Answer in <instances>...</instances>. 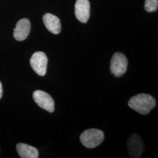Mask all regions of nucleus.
Returning <instances> with one entry per match:
<instances>
[{
	"label": "nucleus",
	"instance_id": "obj_12",
	"mask_svg": "<svg viewBox=\"0 0 158 158\" xmlns=\"http://www.w3.org/2000/svg\"><path fill=\"white\" fill-rule=\"evenodd\" d=\"M2 96V84L0 81V99L1 98Z\"/></svg>",
	"mask_w": 158,
	"mask_h": 158
},
{
	"label": "nucleus",
	"instance_id": "obj_8",
	"mask_svg": "<svg viewBox=\"0 0 158 158\" xmlns=\"http://www.w3.org/2000/svg\"><path fill=\"white\" fill-rule=\"evenodd\" d=\"M31 31V23L28 19L23 18L17 23L14 29V37L18 41L27 39Z\"/></svg>",
	"mask_w": 158,
	"mask_h": 158
},
{
	"label": "nucleus",
	"instance_id": "obj_7",
	"mask_svg": "<svg viewBox=\"0 0 158 158\" xmlns=\"http://www.w3.org/2000/svg\"><path fill=\"white\" fill-rule=\"evenodd\" d=\"M90 15V4L89 0H77L75 4V15L81 23H86Z\"/></svg>",
	"mask_w": 158,
	"mask_h": 158
},
{
	"label": "nucleus",
	"instance_id": "obj_2",
	"mask_svg": "<svg viewBox=\"0 0 158 158\" xmlns=\"http://www.w3.org/2000/svg\"><path fill=\"white\" fill-rule=\"evenodd\" d=\"M104 139V134L102 130L91 128L85 131L80 135V140L86 148H94L102 143Z\"/></svg>",
	"mask_w": 158,
	"mask_h": 158
},
{
	"label": "nucleus",
	"instance_id": "obj_5",
	"mask_svg": "<svg viewBox=\"0 0 158 158\" xmlns=\"http://www.w3.org/2000/svg\"><path fill=\"white\" fill-rule=\"evenodd\" d=\"M30 64L34 71L39 76H44L46 73L48 57L43 52L34 53L30 59Z\"/></svg>",
	"mask_w": 158,
	"mask_h": 158
},
{
	"label": "nucleus",
	"instance_id": "obj_4",
	"mask_svg": "<svg viewBox=\"0 0 158 158\" xmlns=\"http://www.w3.org/2000/svg\"><path fill=\"white\" fill-rule=\"evenodd\" d=\"M127 149L130 157L140 158L144 151L145 145L141 137L137 134H133L127 141Z\"/></svg>",
	"mask_w": 158,
	"mask_h": 158
},
{
	"label": "nucleus",
	"instance_id": "obj_11",
	"mask_svg": "<svg viewBox=\"0 0 158 158\" xmlns=\"http://www.w3.org/2000/svg\"><path fill=\"white\" fill-rule=\"evenodd\" d=\"M144 6L147 11H156L158 9V0H145Z\"/></svg>",
	"mask_w": 158,
	"mask_h": 158
},
{
	"label": "nucleus",
	"instance_id": "obj_6",
	"mask_svg": "<svg viewBox=\"0 0 158 158\" xmlns=\"http://www.w3.org/2000/svg\"><path fill=\"white\" fill-rule=\"evenodd\" d=\"M35 102L42 109L49 113L55 110V102L53 98L49 94L42 90L35 91L33 94Z\"/></svg>",
	"mask_w": 158,
	"mask_h": 158
},
{
	"label": "nucleus",
	"instance_id": "obj_10",
	"mask_svg": "<svg viewBox=\"0 0 158 158\" xmlns=\"http://www.w3.org/2000/svg\"><path fill=\"white\" fill-rule=\"evenodd\" d=\"M17 152L21 158H38L39 152L38 149L34 147L25 143H19L17 144Z\"/></svg>",
	"mask_w": 158,
	"mask_h": 158
},
{
	"label": "nucleus",
	"instance_id": "obj_3",
	"mask_svg": "<svg viewBox=\"0 0 158 158\" xmlns=\"http://www.w3.org/2000/svg\"><path fill=\"white\" fill-rule=\"evenodd\" d=\"M128 64V60L125 55L121 52H116L111 60V72L115 76L121 77L126 72Z\"/></svg>",
	"mask_w": 158,
	"mask_h": 158
},
{
	"label": "nucleus",
	"instance_id": "obj_1",
	"mask_svg": "<svg viewBox=\"0 0 158 158\" xmlns=\"http://www.w3.org/2000/svg\"><path fill=\"white\" fill-rule=\"evenodd\" d=\"M156 102L152 96L148 94H139L131 97L128 102L130 108L142 115H147L156 106Z\"/></svg>",
	"mask_w": 158,
	"mask_h": 158
},
{
	"label": "nucleus",
	"instance_id": "obj_9",
	"mask_svg": "<svg viewBox=\"0 0 158 158\" xmlns=\"http://www.w3.org/2000/svg\"><path fill=\"white\" fill-rule=\"evenodd\" d=\"M43 22L46 28L51 32L54 34H59L61 31V23L58 17L47 13L43 17Z\"/></svg>",
	"mask_w": 158,
	"mask_h": 158
}]
</instances>
